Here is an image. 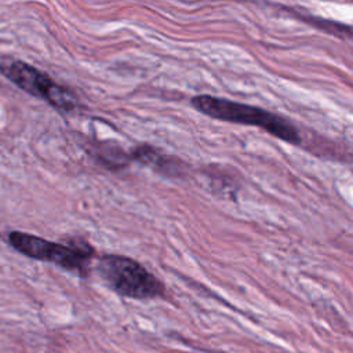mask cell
Returning <instances> with one entry per match:
<instances>
[{
    "label": "cell",
    "mask_w": 353,
    "mask_h": 353,
    "mask_svg": "<svg viewBox=\"0 0 353 353\" xmlns=\"http://www.w3.org/2000/svg\"><path fill=\"white\" fill-rule=\"evenodd\" d=\"M192 105L199 112L218 120L261 127L269 134L290 143H298L301 141L298 130L288 120L261 108L211 95L194 97Z\"/></svg>",
    "instance_id": "1"
},
{
    "label": "cell",
    "mask_w": 353,
    "mask_h": 353,
    "mask_svg": "<svg viewBox=\"0 0 353 353\" xmlns=\"http://www.w3.org/2000/svg\"><path fill=\"white\" fill-rule=\"evenodd\" d=\"M0 73L25 92L44 99L61 112H70L77 105V98L70 90L23 61H1Z\"/></svg>",
    "instance_id": "4"
},
{
    "label": "cell",
    "mask_w": 353,
    "mask_h": 353,
    "mask_svg": "<svg viewBox=\"0 0 353 353\" xmlns=\"http://www.w3.org/2000/svg\"><path fill=\"white\" fill-rule=\"evenodd\" d=\"M97 270L117 294L134 299H149L163 294V284L137 261L108 254L98 261Z\"/></svg>",
    "instance_id": "2"
},
{
    "label": "cell",
    "mask_w": 353,
    "mask_h": 353,
    "mask_svg": "<svg viewBox=\"0 0 353 353\" xmlns=\"http://www.w3.org/2000/svg\"><path fill=\"white\" fill-rule=\"evenodd\" d=\"M8 243L21 254L39 261L55 263L66 270L87 273L92 250L87 244H61L23 232H10Z\"/></svg>",
    "instance_id": "3"
}]
</instances>
